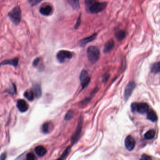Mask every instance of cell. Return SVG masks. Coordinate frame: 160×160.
<instances>
[{"mask_svg": "<svg viewBox=\"0 0 160 160\" xmlns=\"http://www.w3.org/2000/svg\"><path fill=\"white\" fill-rule=\"evenodd\" d=\"M73 116H74V112L72 110H69L66 115L65 116V119L66 121L70 120L73 118Z\"/></svg>", "mask_w": 160, "mask_h": 160, "instance_id": "obj_26", "label": "cell"}, {"mask_svg": "<svg viewBox=\"0 0 160 160\" xmlns=\"http://www.w3.org/2000/svg\"><path fill=\"white\" fill-rule=\"evenodd\" d=\"M8 92H9V93L11 94H14L16 92V87H15V85L13 84V90H8Z\"/></svg>", "mask_w": 160, "mask_h": 160, "instance_id": "obj_32", "label": "cell"}, {"mask_svg": "<svg viewBox=\"0 0 160 160\" xmlns=\"http://www.w3.org/2000/svg\"><path fill=\"white\" fill-rule=\"evenodd\" d=\"M109 78V74H106L104 76H103L102 78V82H106L107 81Z\"/></svg>", "mask_w": 160, "mask_h": 160, "instance_id": "obj_34", "label": "cell"}, {"mask_svg": "<svg viewBox=\"0 0 160 160\" xmlns=\"http://www.w3.org/2000/svg\"><path fill=\"white\" fill-rule=\"evenodd\" d=\"M43 0H28L29 4L31 6H34L35 5L39 4V3L42 1Z\"/></svg>", "mask_w": 160, "mask_h": 160, "instance_id": "obj_28", "label": "cell"}, {"mask_svg": "<svg viewBox=\"0 0 160 160\" xmlns=\"http://www.w3.org/2000/svg\"><path fill=\"white\" fill-rule=\"evenodd\" d=\"M80 80L82 88H84L88 85V83L90 82V78L89 77L87 71L83 70L82 71L80 76Z\"/></svg>", "mask_w": 160, "mask_h": 160, "instance_id": "obj_6", "label": "cell"}, {"mask_svg": "<svg viewBox=\"0 0 160 160\" xmlns=\"http://www.w3.org/2000/svg\"><path fill=\"white\" fill-rule=\"evenodd\" d=\"M32 90L34 93L35 96L36 98H39L41 97L42 95V90H41V87L39 85L36 84L34 85L32 88Z\"/></svg>", "mask_w": 160, "mask_h": 160, "instance_id": "obj_17", "label": "cell"}, {"mask_svg": "<svg viewBox=\"0 0 160 160\" xmlns=\"http://www.w3.org/2000/svg\"><path fill=\"white\" fill-rule=\"evenodd\" d=\"M36 157L34 154L32 153H29L27 154L26 160H35Z\"/></svg>", "mask_w": 160, "mask_h": 160, "instance_id": "obj_27", "label": "cell"}, {"mask_svg": "<svg viewBox=\"0 0 160 160\" xmlns=\"http://www.w3.org/2000/svg\"><path fill=\"white\" fill-rule=\"evenodd\" d=\"M71 147H68L67 149H66L64 151V152L62 153V155H61L60 157L57 160H65L66 159L67 156H68L69 155V152L70 151Z\"/></svg>", "mask_w": 160, "mask_h": 160, "instance_id": "obj_24", "label": "cell"}, {"mask_svg": "<svg viewBox=\"0 0 160 160\" xmlns=\"http://www.w3.org/2000/svg\"><path fill=\"white\" fill-rule=\"evenodd\" d=\"M96 1V0H85V5L86 10H87L90 6Z\"/></svg>", "mask_w": 160, "mask_h": 160, "instance_id": "obj_25", "label": "cell"}, {"mask_svg": "<svg viewBox=\"0 0 160 160\" xmlns=\"http://www.w3.org/2000/svg\"><path fill=\"white\" fill-rule=\"evenodd\" d=\"M17 107L20 112H25L29 109V105L27 102L23 99H19L17 102Z\"/></svg>", "mask_w": 160, "mask_h": 160, "instance_id": "obj_10", "label": "cell"}, {"mask_svg": "<svg viewBox=\"0 0 160 160\" xmlns=\"http://www.w3.org/2000/svg\"><path fill=\"white\" fill-rule=\"evenodd\" d=\"M7 157V154L6 153H3L0 155V160H6Z\"/></svg>", "mask_w": 160, "mask_h": 160, "instance_id": "obj_33", "label": "cell"}, {"mask_svg": "<svg viewBox=\"0 0 160 160\" xmlns=\"http://www.w3.org/2000/svg\"><path fill=\"white\" fill-rule=\"evenodd\" d=\"M135 86L136 84L133 82H129L127 84L124 91V99L126 101L128 100L130 96H131V94L135 88Z\"/></svg>", "mask_w": 160, "mask_h": 160, "instance_id": "obj_8", "label": "cell"}, {"mask_svg": "<svg viewBox=\"0 0 160 160\" xmlns=\"http://www.w3.org/2000/svg\"><path fill=\"white\" fill-rule=\"evenodd\" d=\"M68 4L73 9L78 10L80 8L79 0H67Z\"/></svg>", "mask_w": 160, "mask_h": 160, "instance_id": "obj_19", "label": "cell"}, {"mask_svg": "<svg viewBox=\"0 0 160 160\" xmlns=\"http://www.w3.org/2000/svg\"><path fill=\"white\" fill-rule=\"evenodd\" d=\"M107 3L105 2L101 3L96 1L88 8L87 11L92 14H97L102 11L106 8Z\"/></svg>", "mask_w": 160, "mask_h": 160, "instance_id": "obj_3", "label": "cell"}, {"mask_svg": "<svg viewBox=\"0 0 160 160\" xmlns=\"http://www.w3.org/2000/svg\"><path fill=\"white\" fill-rule=\"evenodd\" d=\"M40 60V59L39 58H36L34 60L33 62V66L34 67H37V65L39 64V62Z\"/></svg>", "mask_w": 160, "mask_h": 160, "instance_id": "obj_31", "label": "cell"}, {"mask_svg": "<svg viewBox=\"0 0 160 160\" xmlns=\"http://www.w3.org/2000/svg\"><path fill=\"white\" fill-rule=\"evenodd\" d=\"M73 57V54L70 52L62 50L57 54V58L60 62H63L67 60L71 59Z\"/></svg>", "mask_w": 160, "mask_h": 160, "instance_id": "obj_5", "label": "cell"}, {"mask_svg": "<svg viewBox=\"0 0 160 160\" xmlns=\"http://www.w3.org/2000/svg\"><path fill=\"white\" fill-rule=\"evenodd\" d=\"M53 124L51 122H47L43 125L42 130L44 133H48L53 130Z\"/></svg>", "mask_w": 160, "mask_h": 160, "instance_id": "obj_14", "label": "cell"}, {"mask_svg": "<svg viewBox=\"0 0 160 160\" xmlns=\"http://www.w3.org/2000/svg\"><path fill=\"white\" fill-rule=\"evenodd\" d=\"M126 32L123 30H120L116 32V37L118 40L121 41L124 39L126 37Z\"/></svg>", "mask_w": 160, "mask_h": 160, "instance_id": "obj_22", "label": "cell"}, {"mask_svg": "<svg viewBox=\"0 0 160 160\" xmlns=\"http://www.w3.org/2000/svg\"><path fill=\"white\" fill-rule=\"evenodd\" d=\"M81 23V14H80L79 16L78 17V19H77V21H76V23L75 25H74V29H76L79 28L80 24Z\"/></svg>", "mask_w": 160, "mask_h": 160, "instance_id": "obj_29", "label": "cell"}, {"mask_svg": "<svg viewBox=\"0 0 160 160\" xmlns=\"http://www.w3.org/2000/svg\"><path fill=\"white\" fill-rule=\"evenodd\" d=\"M18 61H19V59L17 58L3 60L0 63V66L6 65H10L13 66L14 67H17L18 65Z\"/></svg>", "mask_w": 160, "mask_h": 160, "instance_id": "obj_12", "label": "cell"}, {"mask_svg": "<svg viewBox=\"0 0 160 160\" xmlns=\"http://www.w3.org/2000/svg\"><path fill=\"white\" fill-rule=\"evenodd\" d=\"M24 96L29 101H33L34 99V97H35L34 93L32 90H29L26 91L24 93Z\"/></svg>", "mask_w": 160, "mask_h": 160, "instance_id": "obj_20", "label": "cell"}, {"mask_svg": "<svg viewBox=\"0 0 160 160\" xmlns=\"http://www.w3.org/2000/svg\"><path fill=\"white\" fill-rule=\"evenodd\" d=\"M132 112H137L141 114H144L149 110V106L145 102H134L131 104Z\"/></svg>", "mask_w": 160, "mask_h": 160, "instance_id": "obj_4", "label": "cell"}, {"mask_svg": "<svg viewBox=\"0 0 160 160\" xmlns=\"http://www.w3.org/2000/svg\"><path fill=\"white\" fill-rule=\"evenodd\" d=\"M82 119H80L78 125H77V128L76 129V131L72 135L71 138V142L73 144L76 143L77 142V141L79 139L80 136L81 135V131H82Z\"/></svg>", "mask_w": 160, "mask_h": 160, "instance_id": "obj_7", "label": "cell"}, {"mask_svg": "<svg viewBox=\"0 0 160 160\" xmlns=\"http://www.w3.org/2000/svg\"><path fill=\"white\" fill-rule=\"evenodd\" d=\"M21 10L19 6H17L9 13L8 17L10 20L15 24L17 25L20 23L21 19Z\"/></svg>", "mask_w": 160, "mask_h": 160, "instance_id": "obj_1", "label": "cell"}, {"mask_svg": "<svg viewBox=\"0 0 160 160\" xmlns=\"http://www.w3.org/2000/svg\"><path fill=\"white\" fill-rule=\"evenodd\" d=\"M147 118L152 122H155L157 121V116L154 110H149L147 112Z\"/></svg>", "mask_w": 160, "mask_h": 160, "instance_id": "obj_18", "label": "cell"}, {"mask_svg": "<svg viewBox=\"0 0 160 160\" xmlns=\"http://www.w3.org/2000/svg\"><path fill=\"white\" fill-rule=\"evenodd\" d=\"M35 152L38 156L42 157L46 154L47 150L43 146H38L35 147Z\"/></svg>", "mask_w": 160, "mask_h": 160, "instance_id": "obj_13", "label": "cell"}, {"mask_svg": "<svg viewBox=\"0 0 160 160\" xmlns=\"http://www.w3.org/2000/svg\"><path fill=\"white\" fill-rule=\"evenodd\" d=\"M53 11V8L50 5H47L45 6L40 8L39 9L40 13L45 16L50 15Z\"/></svg>", "mask_w": 160, "mask_h": 160, "instance_id": "obj_11", "label": "cell"}, {"mask_svg": "<svg viewBox=\"0 0 160 160\" xmlns=\"http://www.w3.org/2000/svg\"><path fill=\"white\" fill-rule=\"evenodd\" d=\"M87 54L88 60L92 63H95L99 57L100 51L96 46H90L88 48Z\"/></svg>", "mask_w": 160, "mask_h": 160, "instance_id": "obj_2", "label": "cell"}, {"mask_svg": "<svg viewBox=\"0 0 160 160\" xmlns=\"http://www.w3.org/2000/svg\"><path fill=\"white\" fill-rule=\"evenodd\" d=\"M136 142L133 137L129 135L126 138L125 141V145L126 149L129 151H132L135 149Z\"/></svg>", "mask_w": 160, "mask_h": 160, "instance_id": "obj_9", "label": "cell"}, {"mask_svg": "<svg viewBox=\"0 0 160 160\" xmlns=\"http://www.w3.org/2000/svg\"><path fill=\"white\" fill-rule=\"evenodd\" d=\"M96 36H97V34L95 33L91 35V36H90V37L82 39V40H81V41H80V44L81 46L86 45L88 43L92 42V41H93L94 40H95L96 37Z\"/></svg>", "mask_w": 160, "mask_h": 160, "instance_id": "obj_15", "label": "cell"}, {"mask_svg": "<svg viewBox=\"0 0 160 160\" xmlns=\"http://www.w3.org/2000/svg\"><path fill=\"white\" fill-rule=\"evenodd\" d=\"M151 71L153 73L160 72V62L154 63L151 67Z\"/></svg>", "mask_w": 160, "mask_h": 160, "instance_id": "obj_23", "label": "cell"}, {"mask_svg": "<svg viewBox=\"0 0 160 160\" xmlns=\"http://www.w3.org/2000/svg\"><path fill=\"white\" fill-rule=\"evenodd\" d=\"M140 160H153L152 158L150 156L146 155V154H143V155L141 156Z\"/></svg>", "mask_w": 160, "mask_h": 160, "instance_id": "obj_30", "label": "cell"}, {"mask_svg": "<svg viewBox=\"0 0 160 160\" xmlns=\"http://www.w3.org/2000/svg\"><path fill=\"white\" fill-rule=\"evenodd\" d=\"M155 135V131L154 130L151 129L146 132L144 135V137L147 140H151L154 138Z\"/></svg>", "mask_w": 160, "mask_h": 160, "instance_id": "obj_21", "label": "cell"}, {"mask_svg": "<svg viewBox=\"0 0 160 160\" xmlns=\"http://www.w3.org/2000/svg\"><path fill=\"white\" fill-rule=\"evenodd\" d=\"M114 42L113 40H110L107 41L104 46V53H109L114 48Z\"/></svg>", "mask_w": 160, "mask_h": 160, "instance_id": "obj_16", "label": "cell"}]
</instances>
